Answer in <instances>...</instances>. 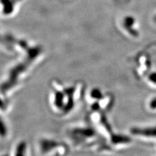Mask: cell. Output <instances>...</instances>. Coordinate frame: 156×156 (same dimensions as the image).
Returning a JSON list of instances; mask_svg holds the SVG:
<instances>
[{
    "label": "cell",
    "instance_id": "cell-1",
    "mask_svg": "<svg viewBox=\"0 0 156 156\" xmlns=\"http://www.w3.org/2000/svg\"><path fill=\"white\" fill-rule=\"evenodd\" d=\"M120 26L124 33L127 35L135 38L138 35V31H136V20L132 16H124L120 20Z\"/></svg>",
    "mask_w": 156,
    "mask_h": 156
},
{
    "label": "cell",
    "instance_id": "cell-2",
    "mask_svg": "<svg viewBox=\"0 0 156 156\" xmlns=\"http://www.w3.org/2000/svg\"><path fill=\"white\" fill-rule=\"evenodd\" d=\"M131 134L147 138H156V126L134 127L130 130Z\"/></svg>",
    "mask_w": 156,
    "mask_h": 156
},
{
    "label": "cell",
    "instance_id": "cell-3",
    "mask_svg": "<svg viewBox=\"0 0 156 156\" xmlns=\"http://www.w3.org/2000/svg\"><path fill=\"white\" fill-rule=\"evenodd\" d=\"M58 146V143L54 140L42 139L40 142V148L41 152L47 153Z\"/></svg>",
    "mask_w": 156,
    "mask_h": 156
},
{
    "label": "cell",
    "instance_id": "cell-4",
    "mask_svg": "<svg viewBox=\"0 0 156 156\" xmlns=\"http://www.w3.org/2000/svg\"><path fill=\"white\" fill-rule=\"evenodd\" d=\"M111 142L114 144H124L131 143V139L129 136L124 135H113L111 136Z\"/></svg>",
    "mask_w": 156,
    "mask_h": 156
},
{
    "label": "cell",
    "instance_id": "cell-5",
    "mask_svg": "<svg viewBox=\"0 0 156 156\" xmlns=\"http://www.w3.org/2000/svg\"><path fill=\"white\" fill-rule=\"evenodd\" d=\"M26 144L24 142H22L17 146L15 156H26Z\"/></svg>",
    "mask_w": 156,
    "mask_h": 156
},
{
    "label": "cell",
    "instance_id": "cell-6",
    "mask_svg": "<svg viewBox=\"0 0 156 156\" xmlns=\"http://www.w3.org/2000/svg\"><path fill=\"white\" fill-rule=\"evenodd\" d=\"M90 96L94 99H100L102 98V93L100 89H94L90 92Z\"/></svg>",
    "mask_w": 156,
    "mask_h": 156
},
{
    "label": "cell",
    "instance_id": "cell-7",
    "mask_svg": "<svg viewBox=\"0 0 156 156\" xmlns=\"http://www.w3.org/2000/svg\"><path fill=\"white\" fill-rule=\"evenodd\" d=\"M7 133V129L5 124L0 117V135L2 136H5Z\"/></svg>",
    "mask_w": 156,
    "mask_h": 156
},
{
    "label": "cell",
    "instance_id": "cell-8",
    "mask_svg": "<svg viewBox=\"0 0 156 156\" xmlns=\"http://www.w3.org/2000/svg\"><path fill=\"white\" fill-rule=\"evenodd\" d=\"M149 107L152 110L156 109V97L153 98L149 102Z\"/></svg>",
    "mask_w": 156,
    "mask_h": 156
},
{
    "label": "cell",
    "instance_id": "cell-9",
    "mask_svg": "<svg viewBox=\"0 0 156 156\" xmlns=\"http://www.w3.org/2000/svg\"><path fill=\"white\" fill-rule=\"evenodd\" d=\"M149 80L153 83L156 84V73L150 74V76H149Z\"/></svg>",
    "mask_w": 156,
    "mask_h": 156
},
{
    "label": "cell",
    "instance_id": "cell-10",
    "mask_svg": "<svg viewBox=\"0 0 156 156\" xmlns=\"http://www.w3.org/2000/svg\"><path fill=\"white\" fill-rule=\"evenodd\" d=\"M0 108L4 109L5 108V104L3 103V101L0 98Z\"/></svg>",
    "mask_w": 156,
    "mask_h": 156
},
{
    "label": "cell",
    "instance_id": "cell-11",
    "mask_svg": "<svg viewBox=\"0 0 156 156\" xmlns=\"http://www.w3.org/2000/svg\"><path fill=\"white\" fill-rule=\"evenodd\" d=\"M3 156H8V155H3Z\"/></svg>",
    "mask_w": 156,
    "mask_h": 156
}]
</instances>
